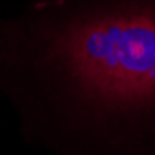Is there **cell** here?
<instances>
[{
    "label": "cell",
    "mask_w": 155,
    "mask_h": 155,
    "mask_svg": "<svg viewBox=\"0 0 155 155\" xmlns=\"http://www.w3.org/2000/svg\"><path fill=\"white\" fill-rule=\"evenodd\" d=\"M0 94L54 155H155V0H31L0 21Z\"/></svg>",
    "instance_id": "cell-1"
}]
</instances>
